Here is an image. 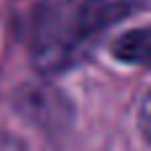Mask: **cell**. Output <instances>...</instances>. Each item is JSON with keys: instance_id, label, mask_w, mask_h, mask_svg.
<instances>
[{"instance_id": "cell-2", "label": "cell", "mask_w": 151, "mask_h": 151, "mask_svg": "<svg viewBox=\"0 0 151 151\" xmlns=\"http://www.w3.org/2000/svg\"><path fill=\"white\" fill-rule=\"evenodd\" d=\"M111 50H114V56H117L119 61H125V64H135V66L151 69V27L125 32L122 37L114 40Z\"/></svg>"}, {"instance_id": "cell-3", "label": "cell", "mask_w": 151, "mask_h": 151, "mask_svg": "<svg viewBox=\"0 0 151 151\" xmlns=\"http://www.w3.org/2000/svg\"><path fill=\"white\" fill-rule=\"evenodd\" d=\"M141 127H143L146 138L151 141V93H149V98L143 101V109H141Z\"/></svg>"}, {"instance_id": "cell-1", "label": "cell", "mask_w": 151, "mask_h": 151, "mask_svg": "<svg viewBox=\"0 0 151 151\" xmlns=\"http://www.w3.org/2000/svg\"><path fill=\"white\" fill-rule=\"evenodd\" d=\"M133 0H48L32 19L29 50L42 72L74 66L106 27L125 19Z\"/></svg>"}]
</instances>
